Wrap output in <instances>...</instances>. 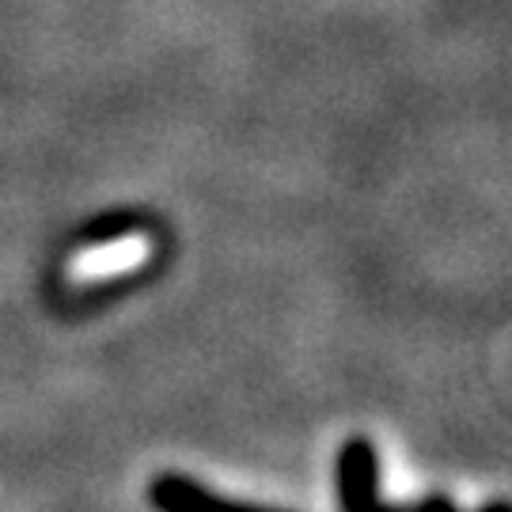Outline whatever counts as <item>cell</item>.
<instances>
[{"instance_id": "6da1fadb", "label": "cell", "mask_w": 512, "mask_h": 512, "mask_svg": "<svg viewBox=\"0 0 512 512\" xmlns=\"http://www.w3.org/2000/svg\"><path fill=\"white\" fill-rule=\"evenodd\" d=\"M338 490H342V509L346 512H456L444 497H429L418 509H387L376 497V448L365 437L349 440L338 459ZM482 512H509L505 501H494Z\"/></svg>"}, {"instance_id": "7a4b0ae2", "label": "cell", "mask_w": 512, "mask_h": 512, "mask_svg": "<svg viewBox=\"0 0 512 512\" xmlns=\"http://www.w3.org/2000/svg\"><path fill=\"white\" fill-rule=\"evenodd\" d=\"M148 255V239L145 236H114L99 247H88L73 258L69 274L76 281H92V277H110V274H126L133 266H141Z\"/></svg>"}, {"instance_id": "3957f363", "label": "cell", "mask_w": 512, "mask_h": 512, "mask_svg": "<svg viewBox=\"0 0 512 512\" xmlns=\"http://www.w3.org/2000/svg\"><path fill=\"white\" fill-rule=\"evenodd\" d=\"M152 505L160 512H262V509H251V505L220 501V497L205 494L202 486H194L190 478H179V475L156 478V486H152Z\"/></svg>"}]
</instances>
